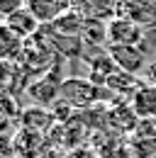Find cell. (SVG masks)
Listing matches in <instances>:
<instances>
[{
	"instance_id": "obj_10",
	"label": "cell",
	"mask_w": 156,
	"mask_h": 158,
	"mask_svg": "<svg viewBox=\"0 0 156 158\" xmlns=\"http://www.w3.org/2000/svg\"><path fill=\"white\" fill-rule=\"evenodd\" d=\"M20 124L22 129L27 131H34V134H46V129L54 124V117H51V110H44V107H29L20 114Z\"/></svg>"
},
{
	"instance_id": "obj_1",
	"label": "cell",
	"mask_w": 156,
	"mask_h": 158,
	"mask_svg": "<svg viewBox=\"0 0 156 158\" xmlns=\"http://www.w3.org/2000/svg\"><path fill=\"white\" fill-rule=\"evenodd\" d=\"M58 100H63L66 105H71L73 110H88L100 100V88H95L88 78H63Z\"/></svg>"
},
{
	"instance_id": "obj_11",
	"label": "cell",
	"mask_w": 156,
	"mask_h": 158,
	"mask_svg": "<svg viewBox=\"0 0 156 158\" xmlns=\"http://www.w3.org/2000/svg\"><path fill=\"white\" fill-rule=\"evenodd\" d=\"M51 29L56 32V34H63V37H80L83 39V29H85V17L78 12V10H68V12H63L61 17H58L54 24H51Z\"/></svg>"
},
{
	"instance_id": "obj_14",
	"label": "cell",
	"mask_w": 156,
	"mask_h": 158,
	"mask_svg": "<svg viewBox=\"0 0 156 158\" xmlns=\"http://www.w3.org/2000/svg\"><path fill=\"white\" fill-rule=\"evenodd\" d=\"M22 44L24 41H20L7 29V24L2 22L0 24V61H7V59H12V56H17L20 51H22Z\"/></svg>"
},
{
	"instance_id": "obj_8",
	"label": "cell",
	"mask_w": 156,
	"mask_h": 158,
	"mask_svg": "<svg viewBox=\"0 0 156 158\" xmlns=\"http://www.w3.org/2000/svg\"><path fill=\"white\" fill-rule=\"evenodd\" d=\"M129 105L139 119H156V88L141 83L139 90L129 98Z\"/></svg>"
},
{
	"instance_id": "obj_17",
	"label": "cell",
	"mask_w": 156,
	"mask_h": 158,
	"mask_svg": "<svg viewBox=\"0 0 156 158\" xmlns=\"http://www.w3.org/2000/svg\"><path fill=\"white\" fill-rule=\"evenodd\" d=\"M144 80H146L149 85H154V88H156V54L151 56L149 66H146V71H144Z\"/></svg>"
},
{
	"instance_id": "obj_13",
	"label": "cell",
	"mask_w": 156,
	"mask_h": 158,
	"mask_svg": "<svg viewBox=\"0 0 156 158\" xmlns=\"http://www.w3.org/2000/svg\"><path fill=\"white\" fill-rule=\"evenodd\" d=\"M41 139H44L41 134H34V131L22 129L17 134V139H12V146H15L17 156L34 158V156H39V151H41Z\"/></svg>"
},
{
	"instance_id": "obj_12",
	"label": "cell",
	"mask_w": 156,
	"mask_h": 158,
	"mask_svg": "<svg viewBox=\"0 0 156 158\" xmlns=\"http://www.w3.org/2000/svg\"><path fill=\"white\" fill-rule=\"evenodd\" d=\"M139 78L136 76H132V73H124V71H119L117 68L115 73L107 78V90H112L117 98H124V95H134L136 90H139Z\"/></svg>"
},
{
	"instance_id": "obj_4",
	"label": "cell",
	"mask_w": 156,
	"mask_h": 158,
	"mask_svg": "<svg viewBox=\"0 0 156 158\" xmlns=\"http://www.w3.org/2000/svg\"><path fill=\"white\" fill-rule=\"evenodd\" d=\"M107 54H110V59L115 61V66L119 71H124V73H141V71H146V51L141 49V46H107Z\"/></svg>"
},
{
	"instance_id": "obj_18",
	"label": "cell",
	"mask_w": 156,
	"mask_h": 158,
	"mask_svg": "<svg viewBox=\"0 0 156 158\" xmlns=\"http://www.w3.org/2000/svg\"><path fill=\"white\" fill-rule=\"evenodd\" d=\"M5 127H7V114H5V112H2V107H0V131H2Z\"/></svg>"
},
{
	"instance_id": "obj_2",
	"label": "cell",
	"mask_w": 156,
	"mask_h": 158,
	"mask_svg": "<svg viewBox=\"0 0 156 158\" xmlns=\"http://www.w3.org/2000/svg\"><path fill=\"white\" fill-rule=\"evenodd\" d=\"M146 32L129 17H112L107 22V46H141Z\"/></svg>"
},
{
	"instance_id": "obj_6",
	"label": "cell",
	"mask_w": 156,
	"mask_h": 158,
	"mask_svg": "<svg viewBox=\"0 0 156 158\" xmlns=\"http://www.w3.org/2000/svg\"><path fill=\"white\" fill-rule=\"evenodd\" d=\"M136 124H139V117L134 114V110H132V105L129 102H112L110 105V110H107V127L117 131V136H132L136 129Z\"/></svg>"
},
{
	"instance_id": "obj_9",
	"label": "cell",
	"mask_w": 156,
	"mask_h": 158,
	"mask_svg": "<svg viewBox=\"0 0 156 158\" xmlns=\"http://www.w3.org/2000/svg\"><path fill=\"white\" fill-rule=\"evenodd\" d=\"M24 5L32 10V15L39 20L41 27L54 24L63 12H68V10L73 7L71 2H44V0H32V2H24Z\"/></svg>"
},
{
	"instance_id": "obj_16",
	"label": "cell",
	"mask_w": 156,
	"mask_h": 158,
	"mask_svg": "<svg viewBox=\"0 0 156 158\" xmlns=\"http://www.w3.org/2000/svg\"><path fill=\"white\" fill-rule=\"evenodd\" d=\"M117 158H151L136 141H132V139H124L119 146H117Z\"/></svg>"
},
{
	"instance_id": "obj_15",
	"label": "cell",
	"mask_w": 156,
	"mask_h": 158,
	"mask_svg": "<svg viewBox=\"0 0 156 158\" xmlns=\"http://www.w3.org/2000/svg\"><path fill=\"white\" fill-rule=\"evenodd\" d=\"M83 41L88 46H98V44L107 41V22H85Z\"/></svg>"
},
{
	"instance_id": "obj_19",
	"label": "cell",
	"mask_w": 156,
	"mask_h": 158,
	"mask_svg": "<svg viewBox=\"0 0 156 158\" xmlns=\"http://www.w3.org/2000/svg\"><path fill=\"white\" fill-rule=\"evenodd\" d=\"M151 158H156V156H151Z\"/></svg>"
},
{
	"instance_id": "obj_7",
	"label": "cell",
	"mask_w": 156,
	"mask_h": 158,
	"mask_svg": "<svg viewBox=\"0 0 156 158\" xmlns=\"http://www.w3.org/2000/svg\"><path fill=\"white\" fill-rule=\"evenodd\" d=\"M5 24H7V29L17 37L20 41H29L37 37V32L41 29V24H39V20L32 15V10L27 7V5H22L17 12H12L7 20H5Z\"/></svg>"
},
{
	"instance_id": "obj_3",
	"label": "cell",
	"mask_w": 156,
	"mask_h": 158,
	"mask_svg": "<svg viewBox=\"0 0 156 158\" xmlns=\"http://www.w3.org/2000/svg\"><path fill=\"white\" fill-rule=\"evenodd\" d=\"M61 76H58V66H54L51 71H46L37 83H32L29 88H27V93H29V98L37 102L39 107H51L54 102L58 100V90H61Z\"/></svg>"
},
{
	"instance_id": "obj_5",
	"label": "cell",
	"mask_w": 156,
	"mask_h": 158,
	"mask_svg": "<svg viewBox=\"0 0 156 158\" xmlns=\"http://www.w3.org/2000/svg\"><path fill=\"white\" fill-rule=\"evenodd\" d=\"M115 17H129L144 32L156 27V2H117Z\"/></svg>"
}]
</instances>
